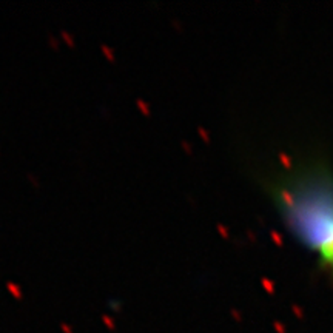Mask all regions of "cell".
<instances>
[{"mask_svg": "<svg viewBox=\"0 0 333 333\" xmlns=\"http://www.w3.org/2000/svg\"><path fill=\"white\" fill-rule=\"evenodd\" d=\"M285 227L333 278V166L314 151L282 163L265 180Z\"/></svg>", "mask_w": 333, "mask_h": 333, "instance_id": "cell-1", "label": "cell"}]
</instances>
